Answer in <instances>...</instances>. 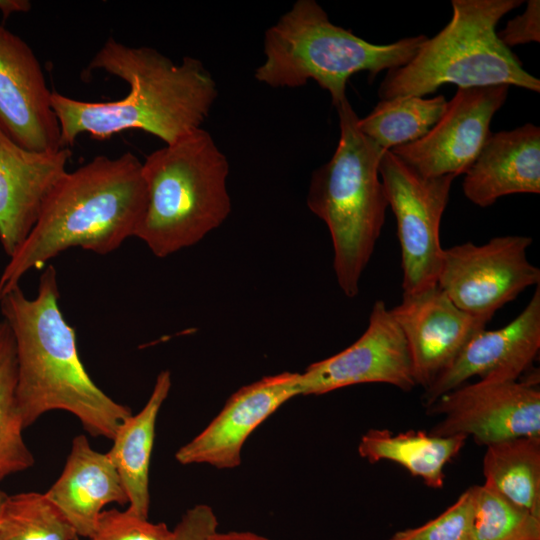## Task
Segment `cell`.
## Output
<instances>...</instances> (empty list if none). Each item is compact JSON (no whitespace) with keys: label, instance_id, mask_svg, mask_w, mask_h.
<instances>
[{"label":"cell","instance_id":"6da1fadb","mask_svg":"<svg viewBox=\"0 0 540 540\" xmlns=\"http://www.w3.org/2000/svg\"><path fill=\"white\" fill-rule=\"evenodd\" d=\"M87 70H104L125 81L128 93L107 102L82 101L52 92L51 103L61 129L62 146H72L80 134L107 139L139 129L172 144L202 128L218 90L196 58L175 64L151 47H130L109 38Z\"/></svg>","mask_w":540,"mask_h":540},{"label":"cell","instance_id":"7a4b0ae2","mask_svg":"<svg viewBox=\"0 0 540 540\" xmlns=\"http://www.w3.org/2000/svg\"><path fill=\"white\" fill-rule=\"evenodd\" d=\"M59 297L57 272L48 265L34 298H27L18 285L0 299L3 320L15 341L16 399L23 426L29 427L49 411L63 410L77 417L91 436L112 440L131 409L114 401L90 378Z\"/></svg>","mask_w":540,"mask_h":540},{"label":"cell","instance_id":"3957f363","mask_svg":"<svg viewBox=\"0 0 540 540\" xmlns=\"http://www.w3.org/2000/svg\"><path fill=\"white\" fill-rule=\"evenodd\" d=\"M146 207L142 162L131 152L99 155L66 172L0 275V299L33 268L73 247L105 255L134 237Z\"/></svg>","mask_w":540,"mask_h":540},{"label":"cell","instance_id":"277c9868","mask_svg":"<svg viewBox=\"0 0 540 540\" xmlns=\"http://www.w3.org/2000/svg\"><path fill=\"white\" fill-rule=\"evenodd\" d=\"M336 110L339 142L331 159L313 171L306 201L328 227L337 283L353 298L385 223L388 200L379 175L385 151L360 131L348 99Z\"/></svg>","mask_w":540,"mask_h":540},{"label":"cell","instance_id":"5b68a950","mask_svg":"<svg viewBox=\"0 0 540 540\" xmlns=\"http://www.w3.org/2000/svg\"><path fill=\"white\" fill-rule=\"evenodd\" d=\"M142 174L146 207L134 237L157 257L195 245L231 212L229 163L203 128L146 156Z\"/></svg>","mask_w":540,"mask_h":540},{"label":"cell","instance_id":"8992f818","mask_svg":"<svg viewBox=\"0 0 540 540\" xmlns=\"http://www.w3.org/2000/svg\"><path fill=\"white\" fill-rule=\"evenodd\" d=\"M426 39L417 35L390 44L370 43L333 24L316 1L298 0L266 30L265 60L254 77L273 88H296L313 80L329 92L337 108L347 99L350 77L367 72L374 78L404 66Z\"/></svg>","mask_w":540,"mask_h":540},{"label":"cell","instance_id":"52a82bcc","mask_svg":"<svg viewBox=\"0 0 540 540\" xmlns=\"http://www.w3.org/2000/svg\"><path fill=\"white\" fill-rule=\"evenodd\" d=\"M522 0H452L450 22L420 45L404 66L389 70L378 89L381 100L424 97L444 84L458 88L517 86L540 92V81L498 38L501 18Z\"/></svg>","mask_w":540,"mask_h":540},{"label":"cell","instance_id":"ba28073f","mask_svg":"<svg viewBox=\"0 0 540 540\" xmlns=\"http://www.w3.org/2000/svg\"><path fill=\"white\" fill-rule=\"evenodd\" d=\"M379 175L396 217L403 295L432 288L437 285L444 250L441 219L455 176L423 177L390 150L382 155Z\"/></svg>","mask_w":540,"mask_h":540},{"label":"cell","instance_id":"9c48e42d","mask_svg":"<svg viewBox=\"0 0 540 540\" xmlns=\"http://www.w3.org/2000/svg\"><path fill=\"white\" fill-rule=\"evenodd\" d=\"M532 238L497 236L443 250L437 286L464 312L490 321L526 288L540 285V269L527 257Z\"/></svg>","mask_w":540,"mask_h":540},{"label":"cell","instance_id":"30bf717a","mask_svg":"<svg viewBox=\"0 0 540 540\" xmlns=\"http://www.w3.org/2000/svg\"><path fill=\"white\" fill-rule=\"evenodd\" d=\"M426 412L442 416L429 432L433 436H472L486 446L540 436L539 380L465 383L441 396Z\"/></svg>","mask_w":540,"mask_h":540},{"label":"cell","instance_id":"8fae6325","mask_svg":"<svg viewBox=\"0 0 540 540\" xmlns=\"http://www.w3.org/2000/svg\"><path fill=\"white\" fill-rule=\"evenodd\" d=\"M508 85L458 88L436 124L418 140L390 151L423 177L465 174L489 137Z\"/></svg>","mask_w":540,"mask_h":540},{"label":"cell","instance_id":"7c38bea8","mask_svg":"<svg viewBox=\"0 0 540 540\" xmlns=\"http://www.w3.org/2000/svg\"><path fill=\"white\" fill-rule=\"evenodd\" d=\"M383 383L409 392L416 387L405 336L383 300L374 302L364 333L341 352L310 364L299 377L300 395Z\"/></svg>","mask_w":540,"mask_h":540},{"label":"cell","instance_id":"4fadbf2b","mask_svg":"<svg viewBox=\"0 0 540 540\" xmlns=\"http://www.w3.org/2000/svg\"><path fill=\"white\" fill-rule=\"evenodd\" d=\"M52 91L31 47L0 25V129L20 146L37 152L62 148Z\"/></svg>","mask_w":540,"mask_h":540},{"label":"cell","instance_id":"5bb4252c","mask_svg":"<svg viewBox=\"0 0 540 540\" xmlns=\"http://www.w3.org/2000/svg\"><path fill=\"white\" fill-rule=\"evenodd\" d=\"M540 349V285L522 312L496 330H481L435 380L424 389L425 408L444 394L478 376L485 381H516Z\"/></svg>","mask_w":540,"mask_h":540},{"label":"cell","instance_id":"9a60e30c","mask_svg":"<svg viewBox=\"0 0 540 540\" xmlns=\"http://www.w3.org/2000/svg\"><path fill=\"white\" fill-rule=\"evenodd\" d=\"M298 372L269 375L234 392L217 416L175 453L182 465L232 469L251 433L281 405L300 395Z\"/></svg>","mask_w":540,"mask_h":540},{"label":"cell","instance_id":"2e32d148","mask_svg":"<svg viewBox=\"0 0 540 540\" xmlns=\"http://www.w3.org/2000/svg\"><path fill=\"white\" fill-rule=\"evenodd\" d=\"M390 312L407 341L416 386L424 389L489 322L458 308L437 285L403 295Z\"/></svg>","mask_w":540,"mask_h":540},{"label":"cell","instance_id":"e0dca14e","mask_svg":"<svg viewBox=\"0 0 540 540\" xmlns=\"http://www.w3.org/2000/svg\"><path fill=\"white\" fill-rule=\"evenodd\" d=\"M70 148L28 150L0 129V243L11 257L34 227L42 205L67 172Z\"/></svg>","mask_w":540,"mask_h":540},{"label":"cell","instance_id":"ac0fdd59","mask_svg":"<svg viewBox=\"0 0 540 540\" xmlns=\"http://www.w3.org/2000/svg\"><path fill=\"white\" fill-rule=\"evenodd\" d=\"M466 198L479 207L516 193L540 192V128L532 123L490 133L462 183Z\"/></svg>","mask_w":540,"mask_h":540},{"label":"cell","instance_id":"d6986e66","mask_svg":"<svg viewBox=\"0 0 540 540\" xmlns=\"http://www.w3.org/2000/svg\"><path fill=\"white\" fill-rule=\"evenodd\" d=\"M44 494L64 515L77 536L85 538L93 535L106 505L128 503L110 458L94 450L84 435L73 439L61 475Z\"/></svg>","mask_w":540,"mask_h":540},{"label":"cell","instance_id":"ffe728a7","mask_svg":"<svg viewBox=\"0 0 540 540\" xmlns=\"http://www.w3.org/2000/svg\"><path fill=\"white\" fill-rule=\"evenodd\" d=\"M170 388V372L161 371L142 410L131 414L119 425L112 439V447L106 453L127 494V509L142 518H148L149 514V470L156 420Z\"/></svg>","mask_w":540,"mask_h":540},{"label":"cell","instance_id":"44dd1931","mask_svg":"<svg viewBox=\"0 0 540 540\" xmlns=\"http://www.w3.org/2000/svg\"><path fill=\"white\" fill-rule=\"evenodd\" d=\"M463 435L433 436L425 431L409 430L393 433L388 429H369L358 444L360 457L374 464L391 461L420 477L430 488L444 485V467L462 450Z\"/></svg>","mask_w":540,"mask_h":540},{"label":"cell","instance_id":"7402d4cb","mask_svg":"<svg viewBox=\"0 0 540 540\" xmlns=\"http://www.w3.org/2000/svg\"><path fill=\"white\" fill-rule=\"evenodd\" d=\"M484 484L540 517V436H520L486 446Z\"/></svg>","mask_w":540,"mask_h":540},{"label":"cell","instance_id":"603a6c76","mask_svg":"<svg viewBox=\"0 0 540 540\" xmlns=\"http://www.w3.org/2000/svg\"><path fill=\"white\" fill-rule=\"evenodd\" d=\"M448 101L443 95L424 98L401 95L380 100L358 120L360 131L382 150L414 142L424 136L444 114Z\"/></svg>","mask_w":540,"mask_h":540},{"label":"cell","instance_id":"cb8c5ba5","mask_svg":"<svg viewBox=\"0 0 540 540\" xmlns=\"http://www.w3.org/2000/svg\"><path fill=\"white\" fill-rule=\"evenodd\" d=\"M17 359L13 333L0 321V481L31 468L34 457L23 438L17 406Z\"/></svg>","mask_w":540,"mask_h":540},{"label":"cell","instance_id":"d4e9b609","mask_svg":"<svg viewBox=\"0 0 540 540\" xmlns=\"http://www.w3.org/2000/svg\"><path fill=\"white\" fill-rule=\"evenodd\" d=\"M60 510L39 492L7 495L0 511V540H75Z\"/></svg>","mask_w":540,"mask_h":540},{"label":"cell","instance_id":"484cf974","mask_svg":"<svg viewBox=\"0 0 540 540\" xmlns=\"http://www.w3.org/2000/svg\"><path fill=\"white\" fill-rule=\"evenodd\" d=\"M474 540H540V517L476 485Z\"/></svg>","mask_w":540,"mask_h":540},{"label":"cell","instance_id":"4316f807","mask_svg":"<svg viewBox=\"0 0 540 540\" xmlns=\"http://www.w3.org/2000/svg\"><path fill=\"white\" fill-rule=\"evenodd\" d=\"M475 513L476 485L439 516L421 526L399 530L388 540H474Z\"/></svg>","mask_w":540,"mask_h":540},{"label":"cell","instance_id":"83f0119b","mask_svg":"<svg viewBox=\"0 0 540 540\" xmlns=\"http://www.w3.org/2000/svg\"><path fill=\"white\" fill-rule=\"evenodd\" d=\"M171 531L165 523H152L129 509L103 510L89 540H168Z\"/></svg>","mask_w":540,"mask_h":540},{"label":"cell","instance_id":"f1b7e54d","mask_svg":"<svg viewBox=\"0 0 540 540\" xmlns=\"http://www.w3.org/2000/svg\"><path fill=\"white\" fill-rule=\"evenodd\" d=\"M500 41L511 47L540 42V1L529 0L525 11L507 22L505 28L497 32Z\"/></svg>","mask_w":540,"mask_h":540},{"label":"cell","instance_id":"f546056e","mask_svg":"<svg viewBox=\"0 0 540 540\" xmlns=\"http://www.w3.org/2000/svg\"><path fill=\"white\" fill-rule=\"evenodd\" d=\"M217 528L213 509L206 504H197L184 513L168 540H208Z\"/></svg>","mask_w":540,"mask_h":540},{"label":"cell","instance_id":"4dcf8cb0","mask_svg":"<svg viewBox=\"0 0 540 540\" xmlns=\"http://www.w3.org/2000/svg\"><path fill=\"white\" fill-rule=\"evenodd\" d=\"M208 540H271L263 535L250 531L215 532Z\"/></svg>","mask_w":540,"mask_h":540},{"label":"cell","instance_id":"1f68e13d","mask_svg":"<svg viewBox=\"0 0 540 540\" xmlns=\"http://www.w3.org/2000/svg\"><path fill=\"white\" fill-rule=\"evenodd\" d=\"M7 494L0 489V511Z\"/></svg>","mask_w":540,"mask_h":540},{"label":"cell","instance_id":"d6a6232c","mask_svg":"<svg viewBox=\"0 0 540 540\" xmlns=\"http://www.w3.org/2000/svg\"><path fill=\"white\" fill-rule=\"evenodd\" d=\"M75 540H80L79 537H77Z\"/></svg>","mask_w":540,"mask_h":540},{"label":"cell","instance_id":"836d02e7","mask_svg":"<svg viewBox=\"0 0 540 540\" xmlns=\"http://www.w3.org/2000/svg\"><path fill=\"white\" fill-rule=\"evenodd\" d=\"M0 3H1V0H0Z\"/></svg>","mask_w":540,"mask_h":540}]
</instances>
